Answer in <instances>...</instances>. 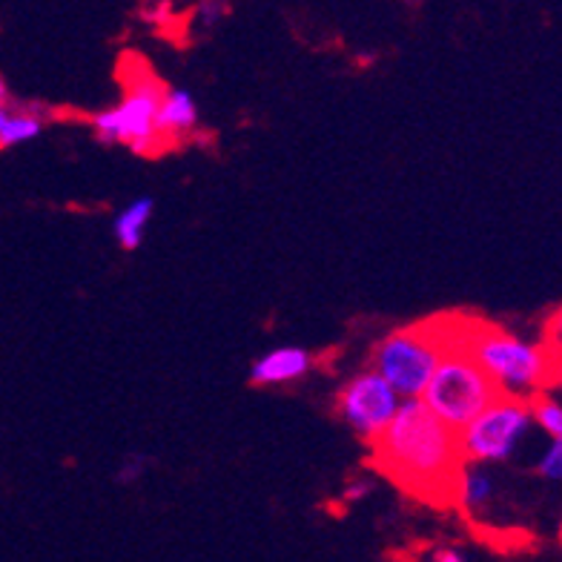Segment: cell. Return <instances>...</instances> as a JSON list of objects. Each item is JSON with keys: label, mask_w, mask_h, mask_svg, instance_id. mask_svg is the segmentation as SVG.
<instances>
[{"label": "cell", "mask_w": 562, "mask_h": 562, "mask_svg": "<svg viewBox=\"0 0 562 562\" xmlns=\"http://www.w3.org/2000/svg\"><path fill=\"white\" fill-rule=\"evenodd\" d=\"M379 474L416 499L451 505V488L465 457L459 430L439 419L425 400H405L385 434L370 442Z\"/></svg>", "instance_id": "cell-1"}, {"label": "cell", "mask_w": 562, "mask_h": 562, "mask_svg": "<svg viewBox=\"0 0 562 562\" xmlns=\"http://www.w3.org/2000/svg\"><path fill=\"white\" fill-rule=\"evenodd\" d=\"M451 341L476 356L499 391L533 400L562 379V356L551 341H531L480 318L453 313Z\"/></svg>", "instance_id": "cell-2"}, {"label": "cell", "mask_w": 562, "mask_h": 562, "mask_svg": "<svg viewBox=\"0 0 562 562\" xmlns=\"http://www.w3.org/2000/svg\"><path fill=\"white\" fill-rule=\"evenodd\" d=\"M451 350V316H434L387 334L373 348L370 368H376L405 400H422L439 362Z\"/></svg>", "instance_id": "cell-3"}, {"label": "cell", "mask_w": 562, "mask_h": 562, "mask_svg": "<svg viewBox=\"0 0 562 562\" xmlns=\"http://www.w3.org/2000/svg\"><path fill=\"white\" fill-rule=\"evenodd\" d=\"M124 75L126 78H121L124 98L119 104L95 112L89 124L104 144H124L138 156H156L158 149L167 147L161 130H158V106H161L164 87L149 75L144 64H138V72L126 67Z\"/></svg>", "instance_id": "cell-4"}, {"label": "cell", "mask_w": 562, "mask_h": 562, "mask_svg": "<svg viewBox=\"0 0 562 562\" xmlns=\"http://www.w3.org/2000/svg\"><path fill=\"white\" fill-rule=\"evenodd\" d=\"M503 396L491 373L476 362V356L462 345H453L439 362L428 391L422 393L425 405L451 428L462 430L471 419Z\"/></svg>", "instance_id": "cell-5"}, {"label": "cell", "mask_w": 562, "mask_h": 562, "mask_svg": "<svg viewBox=\"0 0 562 562\" xmlns=\"http://www.w3.org/2000/svg\"><path fill=\"white\" fill-rule=\"evenodd\" d=\"M533 405L526 396H510L503 393L499 400L491 402L476 419H471L459 430V448L468 462L482 465H499L514 457L522 439L533 425Z\"/></svg>", "instance_id": "cell-6"}, {"label": "cell", "mask_w": 562, "mask_h": 562, "mask_svg": "<svg viewBox=\"0 0 562 562\" xmlns=\"http://www.w3.org/2000/svg\"><path fill=\"white\" fill-rule=\"evenodd\" d=\"M402 402L405 396L376 368H368L341 385L336 396V411L348 422L356 437L370 445L385 434L393 416L400 414Z\"/></svg>", "instance_id": "cell-7"}, {"label": "cell", "mask_w": 562, "mask_h": 562, "mask_svg": "<svg viewBox=\"0 0 562 562\" xmlns=\"http://www.w3.org/2000/svg\"><path fill=\"white\" fill-rule=\"evenodd\" d=\"M313 356L296 345H281V348L267 350L250 364V382L259 387H281L290 382H299L311 373Z\"/></svg>", "instance_id": "cell-8"}, {"label": "cell", "mask_w": 562, "mask_h": 562, "mask_svg": "<svg viewBox=\"0 0 562 562\" xmlns=\"http://www.w3.org/2000/svg\"><path fill=\"white\" fill-rule=\"evenodd\" d=\"M195 126H199V104L193 92L184 87H164L161 106H158V130L164 144L193 135Z\"/></svg>", "instance_id": "cell-9"}, {"label": "cell", "mask_w": 562, "mask_h": 562, "mask_svg": "<svg viewBox=\"0 0 562 562\" xmlns=\"http://www.w3.org/2000/svg\"><path fill=\"white\" fill-rule=\"evenodd\" d=\"M496 480L482 462H462L451 488V505L462 514H476L494 499Z\"/></svg>", "instance_id": "cell-10"}, {"label": "cell", "mask_w": 562, "mask_h": 562, "mask_svg": "<svg viewBox=\"0 0 562 562\" xmlns=\"http://www.w3.org/2000/svg\"><path fill=\"white\" fill-rule=\"evenodd\" d=\"M153 213H156V199L138 195L112 215V236H115L121 250H138L144 245V233L153 222Z\"/></svg>", "instance_id": "cell-11"}, {"label": "cell", "mask_w": 562, "mask_h": 562, "mask_svg": "<svg viewBox=\"0 0 562 562\" xmlns=\"http://www.w3.org/2000/svg\"><path fill=\"white\" fill-rule=\"evenodd\" d=\"M46 115L37 110H21V106H0V147L12 149L30 144L44 133Z\"/></svg>", "instance_id": "cell-12"}, {"label": "cell", "mask_w": 562, "mask_h": 562, "mask_svg": "<svg viewBox=\"0 0 562 562\" xmlns=\"http://www.w3.org/2000/svg\"><path fill=\"white\" fill-rule=\"evenodd\" d=\"M533 405V419L546 430L551 439H560L562 437V405L557 400H551L546 391L537 393L531 400Z\"/></svg>", "instance_id": "cell-13"}, {"label": "cell", "mask_w": 562, "mask_h": 562, "mask_svg": "<svg viewBox=\"0 0 562 562\" xmlns=\"http://www.w3.org/2000/svg\"><path fill=\"white\" fill-rule=\"evenodd\" d=\"M229 15V0H199L193 9V21L201 30H213Z\"/></svg>", "instance_id": "cell-14"}, {"label": "cell", "mask_w": 562, "mask_h": 562, "mask_svg": "<svg viewBox=\"0 0 562 562\" xmlns=\"http://www.w3.org/2000/svg\"><path fill=\"white\" fill-rule=\"evenodd\" d=\"M172 18H176V3H172V0H147V3L140 7V21L149 23V26H156V30L170 26Z\"/></svg>", "instance_id": "cell-15"}, {"label": "cell", "mask_w": 562, "mask_h": 562, "mask_svg": "<svg viewBox=\"0 0 562 562\" xmlns=\"http://www.w3.org/2000/svg\"><path fill=\"white\" fill-rule=\"evenodd\" d=\"M537 471H540V476H546V480L562 482V437L551 439V445L542 451L540 462H537Z\"/></svg>", "instance_id": "cell-16"}, {"label": "cell", "mask_w": 562, "mask_h": 562, "mask_svg": "<svg viewBox=\"0 0 562 562\" xmlns=\"http://www.w3.org/2000/svg\"><path fill=\"white\" fill-rule=\"evenodd\" d=\"M144 471H147V457H138V453H133V457H126L124 462H121L115 480L124 482V485H133V482L140 480V474H144Z\"/></svg>", "instance_id": "cell-17"}, {"label": "cell", "mask_w": 562, "mask_h": 562, "mask_svg": "<svg viewBox=\"0 0 562 562\" xmlns=\"http://www.w3.org/2000/svg\"><path fill=\"white\" fill-rule=\"evenodd\" d=\"M425 562H465L468 554L462 548H453V546H437V548H428L425 554H422Z\"/></svg>", "instance_id": "cell-18"}, {"label": "cell", "mask_w": 562, "mask_h": 562, "mask_svg": "<svg viewBox=\"0 0 562 562\" xmlns=\"http://www.w3.org/2000/svg\"><path fill=\"white\" fill-rule=\"evenodd\" d=\"M546 341H551V345H554V348L560 350V356H562V304L557 307L554 313H551V316H548Z\"/></svg>", "instance_id": "cell-19"}, {"label": "cell", "mask_w": 562, "mask_h": 562, "mask_svg": "<svg viewBox=\"0 0 562 562\" xmlns=\"http://www.w3.org/2000/svg\"><path fill=\"white\" fill-rule=\"evenodd\" d=\"M368 494H370V482L359 480V482H350L348 491H345V499H348V503H359V499H364Z\"/></svg>", "instance_id": "cell-20"}, {"label": "cell", "mask_w": 562, "mask_h": 562, "mask_svg": "<svg viewBox=\"0 0 562 562\" xmlns=\"http://www.w3.org/2000/svg\"><path fill=\"white\" fill-rule=\"evenodd\" d=\"M560 540H562V526H560Z\"/></svg>", "instance_id": "cell-21"}]
</instances>
